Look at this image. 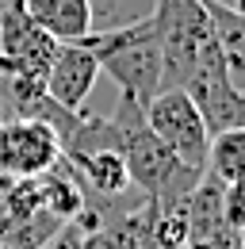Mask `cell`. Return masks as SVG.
Wrapping results in <instances>:
<instances>
[{
  "label": "cell",
  "instance_id": "1",
  "mask_svg": "<svg viewBox=\"0 0 245 249\" xmlns=\"http://www.w3.org/2000/svg\"><path fill=\"white\" fill-rule=\"evenodd\" d=\"M115 126L122 134V161H126V173H130V184H138L146 192L157 211H173L180 207L184 199L192 196V188L199 184L203 173L180 165L176 157L169 154V146L146 126V111L119 96V107H115Z\"/></svg>",
  "mask_w": 245,
  "mask_h": 249
},
{
  "label": "cell",
  "instance_id": "2",
  "mask_svg": "<svg viewBox=\"0 0 245 249\" xmlns=\"http://www.w3.org/2000/svg\"><path fill=\"white\" fill-rule=\"evenodd\" d=\"M85 42L100 62V73H107L119 85V96L146 107L161 92V38H157L150 12L126 19L119 27L92 31Z\"/></svg>",
  "mask_w": 245,
  "mask_h": 249
},
{
  "label": "cell",
  "instance_id": "3",
  "mask_svg": "<svg viewBox=\"0 0 245 249\" xmlns=\"http://www.w3.org/2000/svg\"><path fill=\"white\" fill-rule=\"evenodd\" d=\"M150 16L161 38V92L184 89L199 65L218 58L207 0H157Z\"/></svg>",
  "mask_w": 245,
  "mask_h": 249
},
{
  "label": "cell",
  "instance_id": "4",
  "mask_svg": "<svg viewBox=\"0 0 245 249\" xmlns=\"http://www.w3.org/2000/svg\"><path fill=\"white\" fill-rule=\"evenodd\" d=\"M142 111H146V126L169 146V154L176 157L180 165L195 169V173L207 169V142H211V134H207V126L199 119L192 96L184 89L157 92Z\"/></svg>",
  "mask_w": 245,
  "mask_h": 249
},
{
  "label": "cell",
  "instance_id": "5",
  "mask_svg": "<svg viewBox=\"0 0 245 249\" xmlns=\"http://www.w3.org/2000/svg\"><path fill=\"white\" fill-rule=\"evenodd\" d=\"M61 157L58 134L38 119H0V177H42Z\"/></svg>",
  "mask_w": 245,
  "mask_h": 249
},
{
  "label": "cell",
  "instance_id": "6",
  "mask_svg": "<svg viewBox=\"0 0 245 249\" xmlns=\"http://www.w3.org/2000/svg\"><path fill=\"white\" fill-rule=\"evenodd\" d=\"M184 92L192 96L207 134L230 130V126H245V92L230 81V73L222 65V54L211 58L207 65H199L184 81Z\"/></svg>",
  "mask_w": 245,
  "mask_h": 249
},
{
  "label": "cell",
  "instance_id": "7",
  "mask_svg": "<svg viewBox=\"0 0 245 249\" xmlns=\"http://www.w3.org/2000/svg\"><path fill=\"white\" fill-rule=\"evenodd\" d=\"M96 77H100V62L88 42H58L54 58L46 65L42 89L65 111H85L92 89H96Z\"/></svg>",
  "mask_w": 245,
  "mask_h": 249
},
{
  "label": "cell",
  "instance_id": "8",
  "mask_svg": "<svg viewBox=\"0 0 245 249\" xmlns=\"http://www.w3.org/2000/svg\"><path fill=\"white\" fill-rule=\"evenodd\" d=\"M19 8L54 42H85L92 35L88 0H19Z\"/></svg>",
  "mask_w": 245,
  "mask_h": 249
},
{
  "label": "cell",
  "instance_id": "9",
  "mask_svg": "<svg viewBox=\"0 0 245 249\" xmlns=\"http://www.w3.org/2000/svg\"><path fill=\"white\" fill-rule=\"evenodd\" d=\"M65 161L73 165V173L85 184V203L122 199V192L130 188V173H126L122 150H92V154H77V157H65Z\"/></svg>",
  "mask_w": 245,
  "mask_h": 249
},
{
  "label": "cell",
  "instance_id": "10",
  "mask_svg": "<svg viewBox=\"0 0 245 249\" xmlns=\"http://www.w3.org/2000/svg\"><path fill=\"white\" fill-rule=\"evenodd\" d=\"M38 192H42V211L61 218V222H73L85 211V184H81V177L73 173V165L65 157H58L38 177Z\"/></svg>",
  "mask_w": 245,
  "mask_h": 249
},
{
  "label": "cell",
  "instance_id": "11",
  "mask_svg": "<svg viewBox=\"0 0 245 249\" xmlns=\"http://www.w3.org/2000/svg\"><path fill=\"white\" fill-rule=\"evenodd\" d=\"M211 31H214V42H218V54H222L230 81L245 92V19L230 8L211 4Z\"/></svg>",
  "mask_w": 245,
  "mask_h": 249
},
{
  "label": "cell",
  "instance_id": "12",
  "mask_svg": "<svg viewBox=\"0 0 245 249\" xmlns=\"http://www.w3.org/2000/svg\"><path fill=\"white\" fill-rule=\"evenodd\" d=\"M214 180L222 184H238L245 180V126H230V130H218L207 142V169Z\"/></svg>",
  "mask_w": 245,
  "mask_h": 249
},
{
  "label": "cell",
  "instance_id": "13",
  "mask_svg": "<svg viewBox=\"0 0 245 249\" xmlns=\"http://www.w3.org/2000/svg\"><path fill=\"white\" fill-rule=\"evenodd\" d=\"M222 218L238 238H245V180L222 184Z\"/></svg>",
  "mask_w": 245,
  "mask_h": 249
},
{
  "label": "cell",
  "instance_id": "14",
  "mask_svg": "<svg viewBox=\"0 0 245 249\" xmlns=\"http://www.w3.org/2000/svg\"><path fill=\"white\" fill-rule=\"evenodd\" d=\"M126 4L130 0H88L92 8V31H107V27H119L126 23Z\"/></svg>",
  "mask_w": 245,
  "mask_h": 249
},
{
  "label": "cell",
  "instance_id": "15",
  "mask_svg": "<svg viewBox=\"0 0 245 249\" xmlns=\"http://www.w3.org/2000/svg\"><path fill=\"white\" fill-rule=\"evenodd\" d=\"M42 249H88V246H85V230H81L77 222H65Z\"/></svg>",
  "mask_w": 245,
  "mask_h": 249
},
{
  "label": "cell",
  "instance_id": "16",
  "mask_svg": "<svg viewBox=\"0 0 245 249\" xmlns=\"http://www.w3.org/2000/svg\"><path fill=\"white\" fill-rule=\"evenodd\" d=\"M230 12H238V16L245 19V0H234V4H230Z\"/></svg>",
  "mask_w": 245,
  "mask_h": 249
},
{
  "label": "cell",
  "instance_id": "17",
  "mask_svg": "<svg viewBox=\"0 0 245 249\" xmlns=\"http://www.w3.org/2000/svg\"><path fill=\"white\" fill-rule=\"evenodd\" d=\"M207 4H218V8H230L234 0H207Z\"/></svg>",
  "mask_w": 245,
  "mask_h": 249
}]
</instances>
